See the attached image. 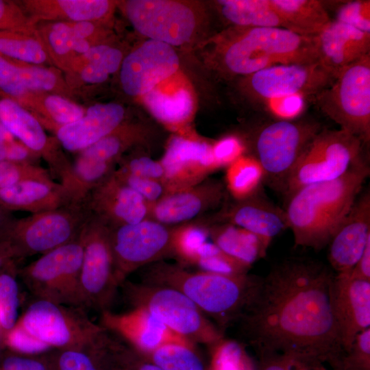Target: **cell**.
<instances>
[{"label":"cell","instance_id":"obj_18","mask_svg":"<svg viewBox=\"0 0 370 370\" xmlns=\"http://www.w3.org/2000/svg\"><path fill=\"white\" fill-rule=\"evenodd\" d=\"M0 123L49 166L61 182L70 173L72 163L60 149L58 140L47 136L35 115L14 100L0 93Z\"/></svg>","mask_w":370,"mask_h":370},{"label":"cell","instance_id":"obj_46","mask_svg":"<svg viewBox=\"0 0 370 370\" xmlns=\"http://www.w3.org/2000/svg\"><path fill=\"white\" fill-rule=\"evenodd\" d=\"M110 370H162L133 347L112 338Z\"/></svg>","mask_w":370,"mask_h":370},{"label":"cell","instance_id":"obj_29","mask_svg":"<svg viewBox=\"0 0 370 370\" xmlns=\"http://www.w3.org/2000/svg\"><path fill=\"white\" fill-rule=\"evenodd\" d=\"M69 204L60 183L26 180L0 189V206L8 212L36 214Z\"/></svg>","mask_w":370,"mask_h":370},{"label":"cell","instance_id":"obj_53","mask_svg":"<svg viewBox=\"0 0 370 370\" xmlns=\"http://www.w3.org/2000/svg\"><path fill=\"white\" fill-rule=\"evenodd\" d=\"M245 147L241 139L234 136L224 137L212 144V151L219 169L227 166L243 155Z\"/></svg>","mask_w":370,"mask_h":370},{"label":"cell","instance_id":"obj_42","mask_svg":"<svg viewBox=\"0 0 370 370\" xmlns=\"http://www.w3.org/2000/svg\"><path fill=\"white\" fill-rule=\"evenodd\" d=\"M18 62L23 84L29 92L71 95L69 84L56 71L40 65Z\"/></svg>","mask_w":370,"mask_h":370},{"label":"cell","instance_id":"obj_31","mask_svg":"<svg viewBox=\"0 0 370 370\" xmlns=\"http://www.w3.org/2000/svg\"><path fill=\"white\" fill-rule=\"evenodd\" d=\"M207 222L212 242L227 255L249 267L264 257L272 241L231 223Z\"/></svg>","mask_w":370,"mask_h":370},{"label":"cell","instance_id":"obj_47","mask_svg":"<svg viewBox=\"0 0 370 370\" xmlns=\"http://www.w3.org/2000/svg\"><path fill=\"white\" fill-rule=\"evenodd\" d=\"M0 31L12 32L40 38L38 24L18 3L0 0Z\"/></svg>","mask_w":370,"mask_h":370},{"label":"cell","instance_id":"obj_45","mask_svg":"<svg viewBox=\"0 0 370 370\" xmlns=\"http://www.w3.org/2000/svg\"><path fill=\"white\" fill-rule=\"evenodd\" d=\"M138 147H140L123 156L115 170L121 173L153 179L164 183V171L160 160H153L145 151H139Z\"/></svg>","mask_w":370,"mask_h":370},{"label":"cell","instance_id":"obj_44","mask_svg":"<svg viewBox=\"0 0 370 370\" xmlns=\"http://www.w3.org/2000/svg\"><path fill=\"white\" fill-rule=\"evenodd\" d=\"M26 180L54 182L49 169L35 163L0 160V189Z\"/></svg>","mask_w":370,"mask_h":370},{"label":"cell","instance_id":"obj_32","mask_svg":"<svg viewBox=\"0 0 370 370\" xmlns=\"http://www.w3.org/2000/svg\"><path fill=\"white\" fill-rule=\"evenodd\" d=\"M284 27L305 37L317 36L332 21L318 0H270Z\"/></svg>","mask_w":370,"mask_h":370},{"label":"cell","instance_id":"obj_38","mask_svg":"<svg viewBox=\"0 0 370 370\" xmlns=\"http://www.w3.org/2000/svg\"><path fill=\"white\" fill-rule=\"evenodd\" d=\"M0 54L29 64L51 62L41 38L12 32L0 31Z\"/></svg>","mask_w":370,"mask_h":370},{"label":"cell","instance_id":"obj_33","mask_svg":"<svg viewBox=\"0 0 370 370\" xmlns=\"http://www.w3.org/2000/svg\"><path fill=\"white\" fill-rule=\"evenodd\" d=\"M214 4L230 26L284 29L270 0H218Z\"/></svg>","mask_w":370,"mask_h":370},{"label":"cell","instance_id":"obj_37","mask_svg":"<svg viewBox=\"0 0 370 370\" xmlns=\"http://www.w3.org/2000/svg\"><path fill=\"white\" fill-rule=\"evenodd\" d=\"M31 110L42 126L53 132L58 127L73 123L82 118L86 110L67 98L56 95L36 93Z\"/></svg>","mask_w":370,"mask_h":370},{"label":"cell","instance_id":"obj_28","mask_svg":"<svg viewBox=\"0 0 370 370\" xmlns=\"http://www.w3.org/2000/svg\"><path fill=\"white\" fill-rule=\"evenodd\" d=\"M35 22L40 21H88L110 26L117 1L25 0L18 3Z\"/></svg>","mask_w":370,"mask_h":370},{"label":"cell","instance_id":"obj_39","mask_svg":"<svg viewBox=\"0 0 370 370\" xmlns=\"http://www.w3.org/2000/svg\"><path fill=\"white\" fill-rule=\"evenodd\" d=\"M144 356L162 370H206L195 345L169 343Z\"/></svg>","mask_w":370,"mask_h":370},{"label":"cell","instance_id":"obj_40","mask_svg":"<svg viewBox=\"0 0 370 370\" xmlns=\"http://www.w3.org/2000/svg\"><path fill=\"white\" fill-rule=\"evenodd\" d=\"M210 238L207 221H189L172 227L173 256L183 264H191L199 247Z\"/></svg>","mask_w":370,"mask_h":370},{"label":"cell","instance_id":"obj_49","mask_svg":"<svg viewBox=\"0 0 370 370\" xmlns=\"http://www.w3.org/2000/svg\"><path fill=\"white\" fill-rule=\"evenodd\" d=\"M335 20L370 33V1H344L336 10Z\"/></svg>","mask_w":370,"mask_h":370},{"label":"cell","instance_id":"obj_23","mask_svg":"<svg viewBox=\"0 0 370 370\" xmlns=\"http://www.w3.org/2000/svg\"><path fill=\"white\" fill-rule=\"evenodd\" d=\"M370 241V193L359 194L329 243L328 260L336 273L352 270Z\"/></svg>","mask_w":370,"mask_h":370},{"label":"cell","instance_id":"obj_35","mask_svg":"<svg viewBox=\"0 0 370 370\" xmlns=\"http://www.w3.org/2000/svg\"><path fill=\"white\" fill-rule=\"evenodd\" d=\"M112 336L106 330L94 343L84 347L58 349L46 354L52 370H110Z\"/></svg>","mask_w":370,"mask_h":370},{"label":"cell","instance_id":"obj_5","mask_svg":"<svg viewBox=\"0 0 370 370\" xmlns=\"http://www.w3.org/2000/svg\"><path fill=\"white\" fill-rule=\"evenodd\" d=\"M117 8L138 34L175 49L197 45L207 25V14L196 2L125 0L117 1Z\"/></svg>","mask_w":370,"mask_h":370},{"label":"cell","instance_id":"obj_51","mask_svg":"<svg viewBox=\"0 0 370 370\" xmlns=\"http://www.w3.org/2000/svg\"><path fill=\"white\" fill-rule=\"evenodd\" d=\"M39 158L0 123V160L33 162Z\"/></svg>","mask_w":370,"mask_h":370},{"label":"cell","instance_id":"obj_2","mask_svg":"<svg viewBox=\"0 0 370 370\" xmlns=\"http://www.w3.org/2000/svg\"><path fill=\"white\" fill-rule=\"evenodd\" d=\"M204 60L219 77L230 80L280 64L319 62L315 37L281 27L230 26L206 38Z\"/></svg>","mask_w":370,"mask_h":370},{"label":"cell","instance_id":"obj_21","mask_svg":"<svg viewBox=\"0 0 370 370\" xmlns=\"http://www.w3.org/2000/svg\"><path fill=\"white\" fill-rule=\"evenodd\" d=\"M101 325L116 334L142 354H147L169 343L195 345V343L175 332L149 311L132 308L123 313L110 310L101 312Z\"/></svg>","mask_w":370,"mask_h":370},{"label":"cell","instance_id":"obj_43","mask_svg":"<svg viewBox=\"0 0 370 370\" xmlns=\"http://www.w3.org/2000/svg\"><path fill=\"white\" fill-rule=\"evenodd\" d=\"M19 289L14 274L0 272V328L9 332L18 321Z\"/></svg>","mask_w":370,"mask_h":370},{"label":"cell","instance_id":"obj_9","mask_svg":"<svg viewBox=\"0 0 370 370\" xmlns=\"http://www.w3.org/2000/svg\"><path fill=\"white\" fill-rule=\"evenodd\" d=\"M363 144L343 130L321 129L306 146L282 189L288 199L306 186L334 180L362 156Z\"/></svg>","mask_w":370,"mask_h":370},{"label":"cell","instance_id":"obj_15","mask_svg":"<svg viewBox=\"0 0 370 370\" xmlns=\"http://www.w3.org/2000/svg\"><path fill=\"white\" fill-rule=\"evenodd\" d=\"M110 242L119 286L136 270L173 256L172 227L149 219L111 228Z\"/></svg>","mask_w":370,"mask_h":370},{"label":"cell","instance_id":"obj_1","mask_svg":"<svg viewBox=\"0 0 370 370\" xmlns=\"http://www.w3.org/2000/svg\"><path fill=\"white\" fill-rule=\"evenodd\" d=\"M335 275L317 260L291 258L258 278L238 321L258 356L287 353L339 367L345 352L332 308Z\"/></svg>","mask_w":370,"mask_h":370},{"label":"cell","instance_id":"obj_11","mask_svg":"<svg viewBox=\"0 0 370 370\" xmlns=\"http://www.w3.org/2000/svg\"><path fill=\"white\" fill-rule=\"evenodd\" d=\"M16 324L49 349H56L86 347L106 331L83 308L39 299L27 306Z\"/></svg>","mask_w":370,"mask_h":370},{"label":"cell","instance_id":"obj_36","mask_svg":"<svg viewBox=\"0 0 370 370\" xmlns=\"http://www.w3.org/2000/svg\"><path fill=\"white\" fill-rule=\"evenodd\" d=\"M226 168L225 186L233 199H246L261 192L264 172L254 157L242 155Z\"/></svg>","mask_w":370,"mask_h":370},{"label":"cell","instance_id":"obj_58","mask_svg":"<svg viewBox=\"0 0 370 370\" xmlns=\"http://www.w3.org/2000/svg\"><path fill=\"white\" fill-rule=\"evenodd\" d=\"M316 370H330V369H328L323 364H321L317 367Z\"/></svg>","mask_w":370,"mask_h":370},{"label":"cell","instance_id":"obj_50","mask_svg":"<svg viewBox=\"0 0 370 370\" xmlns=\"http://www.w3.org/2000/svg\"><path fill=\"white\" fill-rule=\"evenodd\" d=\"M336 369L370 370V328L356 335L350 349L342 357L340 365Z\"/></svg>","mask_w":370,"mask_h":370},{"label":"cell","instance_id":"obj_30","mask_svg":"<svg viewBox=\"0 0 370 370\" xmlns=\"http://www.w3.org/2000/svg\"><path fill=\"white\" fill-rule=\"evenodd\" d=\"M151 136L152 130L147 124L125 120L109 134L77 153L95 161L117 165L125 152L146 146Z\"/></svg>","mask_w":370,"mask_h":370},{"label":"cell","instance_id":"obj_10","mask_svg":"<svg viewBox=\"0 0 370 370\" xmlns=\"http://www.w3.org/2000/svg\"><path fill=\"white\" fill-rule=\"evenodd\" d=\"M321 130L311 120H278L254 133V157L264 172V182L280 192L301 154Z\"/></svg>","mask_w":370,"mask_h":370},{"label":"cell","instance_id":"obj_19","mask_svg":"<svg viewBox=\"0 0 370 370\" xmlns=\"http://www.w3.org/2000/svg\"><path fill=\"white\" fill-rule=\"evenodd\" d=\"M225 197L224 184L206 178L193 186L167 193L149 204L148 219L169 227L176 226L223 205Z\"/></svg>","mask_w":370,"mask_h":370},{"label":"cell","instance_id":"obj_24","mask_svg":"<svg viewBox=\"0 0 370 370\" xmlns=\"http://www.w3.org/2000/svg\"><path fill=\"white\" fill-rule=\"evenodd\" d=\"M138 101L158 121L179 132L191 121L196 108L194 90L182 71Z\"/></svg>","mask_w":370,"mask_h":370},{"label":"cell","instance_id":"obj_57","mask_svg":"<svg viewBox=\"0 0 370 370\" xmlns=\"http://www.w3.org/2000/svg\"><path fill=\"white\" fill-rule=\"evenodd\" d=\"M8 212L0 206V232L11 219L8 215Z\"/></svg>","mask_w":370,"mask_h":370},{"label":"cell","instance_id":"obj_14","mask_svg":"<svg viewBox=\"0 0 370 370\" xmlns=\"http://www.w3.org/2000/svg\"><path fill=\"white\" fill-rule=\"evenodd\" d=\"M335 77L319 62L280 64L238 79V88L251 102L267 104L291 97L314 98Z\"/></svg>","mask_w":370,"mask_h":370},{"label":"cell","instance_id":"obj_7","mask_svg":"<svg viewBox=\"0 0 370 370\" xmlns=\"http://www.w3.org/2000/svg\"><path fill=\"white\" fill-rule=\"evenodd\" d=\"M89 216L84 205L69 204L58 209L10 219L0 232L4 243L18 260L77 240Z\"/></svg>","mask_w":370,"mask_h":370},{"label":"cell","instance_id":"obj_25","mask_svg":"<svg viewBox=\"0 0 370 370\" xmlns=\"http://www.w3.org/2000/svg\"><path fill=\"white\" fill-rule=\"evenodd\" d=\"M208 221L231 223L271 240L288 228L285 210L263 197L261 192L231 202L225 199Z\"/></svg>","mask_w":370,"mask_h":370},{"label":"cell","instance_id":"obj_17","mask_svg":"<svg viewBox=\"0 0 370 370\" xmlns=\"http://www.w3.org/2000/svg\"><path fill=\"white\" fill-rule=\"evenodd\" d=\"M160 162L167 193L196 185L219 169L212 144L182 134L170 138Z\"/></svg>","mask_w":370,"mask_h":370},{"label":"cell","instance_id":"obj_12","mask_svg":"<svg viewBox=\"0 0 370 370\" xmlns=\"http://www.w3.org/2000/svg\"><path fill=\"white\" fill-rule=\"evenodd\" d=\"M82 254L78 238L42 254L18 273L36 299L83 308L79 286Z\"/></svg>","mask_w":370,"mask_h":370},{"label":"cell","instance_id":"obj_20","mask_svg":"<svg viewBox=\"0 0 370 370\" xmlns=\"http://www.w3.org/2000/svg\"><path fill=\"white\" fill-rule=\"evenodd\" d=\"M332 308L345 354L356 335L370 325V281L336 273L332 288Z\"/></svg>","mask_w":370,"mask_h":370},{"label":"cell","instance_id":"obj_34","mask_svg":"<svg viewBox=\"0 0 370 370\" xmlns=\"http://www.w3.org/2000/svg\"><path fill=\"white\" fill-rule=\"evenodd\" d=\"M125 56L113 42L97 45L86 53L77 56L68 73H77L87 84H101L119 71Z\"/></svg>","mask_w":370,"mask_h":370},{"label":"cell","instance_id":"obj_3","mask_svg":"<svg viewBox=\"0 0 370 370\" xmlns=\"http://www.w3.org/2000/svg\"><path fill=\"white\" fill-rule=\"evenodd\" d=\"M362 157L341 176L310 184L294 193L285 210L295 245L320 250L329 244L349 213L369 175Z\"/></svg>","mask_w":370,"mask_h":370},{"label":"cell","instance_id":"obj_4","mask_svg":"<svg viewBox=\"0 0 370 370\" xmlns=\"http://www.w3.org/2000/svg\"><path fill=\"white\" fill-rule=\"evenodd\" d=\"M259 277L190 271L182 264L159 261L145 267L141 282L175 288L187 296L223 332L238 321Z\"/></svg>","mask_w":370,"mask_h":370},{"label":"cell","instance_id":"obj_55","mask_svg":"<svg viewBox=\"0 0 370 370\" xmlns=\"http://www.w3.org/2000/svg\"><path fill=\"white\" fill-rule=\"evenodd\" d=\"M1 370H52L46 354L8 355L1 362Z\"/></svg>","mask_w":370,"mask_h":370},{"label":"cell","instance_id":"obj_54","mask_svg":"<svg viewBox=\"0 0 370 370\" xmlns=\"http://www.w3.org/2000/svg\"><path fill=\"white\" fill-rule=\"evenodd\" d=\"M6 343L12 350L25 355H35L49 349L34 339L18 325L8 332Z\"/></svg>","mask_w":370,"mask_h":370},{"label":"cell","instance_id":"obj_26","mask_svg":"<svg viewBox=\"0 0 370 370\" xmlns=\"http://www.w3.org/2000/svg\"><path fill=\"white\" fill-rule=\"evenodd\" d=\"M125 116V109L118 103H96L79 120L56 129V138L65 150L79 153L114 131Z\"/></svg>","mask_w":370,"mask_h":370},{"label":"cell","instance_id":"obj_6","mask_svg":"<svg viewBox=\"0 0 370 370\" xmlns=\"http://www.w3.org/2000/svg\"><path fill=\"white\" fill-rule=\"evenodd\" d=\"M120 286L132 308L149 311L193 343L213 347L224 340L223 334L216 325L182 292L170 287L126 280Z\"/></svg>","mask_w":370,"mask_h":370},{"label":"cell","instance_id":"obj_59","mask_svg":"<svg viewBox=\"0 0 370 370\" xmlns=\"http://www.w3.org/2000/svg\"><path fill=\"white\" fill-rule=\"evenodd\" d=\"M333 370V369H332ZM334 370H358V369H336Z\"/></svg>","mask_w":370,"mask_h":370},{"label":"cell","instance_id":"obj_13","mask_svg":"<svg viewBox=\"0 0 370 370\" xmlns=\"http://www.w3.org/2000/svg\"><path fill=\"white\" fill-rule=\"evenodd\" d=\"M110 230L89 213L79 234L83 254L79 286L83 308L110 310L119 285L114 273Z\"/></svg>","mask_w":370,"mask_h":370},{"label":"cell","instance_id":"obj_22","mask_svg":"<svg viewBox=\"0 0 370 370\" xmlns=\"http://www.w3.org/2000/svg\"><path fill=\"white\" fill-rule=\"evenodd\" d=\"M84 205L111 228L137 223L149 215V204L114 173L90 193Z\"/></svg>","mask_w":370,"mask_h":370},{"label":"cell","instance_id":"obj_52","mask_svg":"<svg viewBox=\"0 0 370 370\" xmlns=\"http://www.w3.org/2000/svg\"><path fill=\"white\" fill-rule=\"evenodd\" d=\"M114 175L140 195L149 204H153L167 194L161 181L123 174L114 171Z\"/></svg>","mask_w":370,"mask_h":370},{"label":"cell","instance_id":"obj_56","mask_svg":"<svg viewBox=\"0 0 370 370\" xmlns=\"http://www.w3.org/2000/svg\"><path fill=\"white\" fill-rule=\"evenodd\" d=\"M349 273L353 278L370 281V241L367 242L361 256Z\"/></svg>","mask_w":370,"mask_h":370},{"label":"cell","instance_id":"obj_27","mask_svg":"<svg viewBox=\"0 0 370 370\" xmlns=\"http://www.w3.org/2000/svg\"><path fill=\"white\" fill-rule=\"evenodd\" d=\"M319 62L335 76L370 53V33L335 19L315 36Z\"/></svg>","mask_w":370,"mask_h":370},{"label":"cell","instance_id":"obj_48","mask_svg":"<svg viewBox=\"0 0 370 370\" xmlns=\"http://www.w3.org/2000/svg\"><path fill=\"white\" fill-rule=\"evenodd\" d=\"M257 370H316L322 364L287 353H270L258 356Z\"/></svg>","mask_w":370,"mask_h":370},{"label":"cell","instance_id":"obj_8","mask_svg":"<svg viewBox=\"0 0 370 370\" xmlns=\"http://www.w3.org/2000/svg\"><path fill=\"white\" fill-rule=\"evenodd\" d=\"M318 108L364 145L370 141V53L341 70L314 98Z\"/></svg>","mask_w":370,"mask_h":370},{"label":"cell","instance_id":"obj_16","mask_svg":"<svg viewBox=\"0 0 370 370\" xmlns=\"http://www.w3.org/2000/svg\"><path fill=\"white\" fill-rule=\"evenodd\" d=\"M180 71L176 49L145 39L125 54L119 69L120 84L125 95L139 100Z\"/></svg>","mask_w":370,"mask_h":370},{"label":"cell","instance_id":"obj_41","mask_svg":"<svg viewBox=\"0 0 370 370\" xmlns=\"http://www.w3.org/2000/svg\"><path fill=\"white\" fill-rule=\"evenodd\" d=\"M191 264L201 271L225 275H245L251 268L227 255L214 243L209 241L199 247Z\"/></svg>","mask_w":370,"mask_h":370}]
</instances>
